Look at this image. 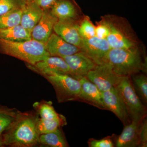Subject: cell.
Masks as SVG:
<instances>
[{"mask_svg": "<svg viewBox=\"0 0 147 147\" xmlns=\"http://www.w3.org/2000/svg\"><path fill=\"white\" fill-rule=\"evenodd\" d=\"M81 88L77 101L88 103L101 110H106L102 102L101 92L86 77L79 80Z\"/></svg>", "mask_w": 147, "mask_h": 147, "instance_id": "14", "label": "cell"}, {"mask_svg": "<svg viewBox=\"0 0 147 147\" xmlns=\"http://www.w3.org/2000/svg\"><path fill=\"white\" fill-rule=\"evenodd\" d=\"M43 10L33 0H27L22 8L20 25L31 34L33 29L40 20Z\"/></svg>", "mask_w": 147, "mask_h": 147, "instance_id": "17", "label": "cell"}, {"mask_svg": "<svg viewBox=\"0 0 147 147\" xmlns=\"http://www.w3.org/2000/svg\"><path fill=\"white\" fill-rule=\"evenodd\" d=\"M140 147H146L147 146V121L146 117L142 121L140 134Z\"/></svg>", "mask_w": 147, "mask_h": 147, "instance_id": "30", "label": "cell"}, {"mask_svg": "<svg viewBox=\"0 0 147 147\" xmlns=\"http://www.w3.org/2000/svg\"><path fill=\"white\" fill-rule=\"evenodd\" d=\"M0 38L11 41H22L32 39L31 34L21 25L0 30Z\"/></svg>", "mask_w": 147, "mask_h": 147, "instance_id": "19", "label": "cell"}, {"mask_svg": "<svg viewBox=\"0 0 147 147\" xmlns=\"http://www.w3.org/2000/svg\"><path fill=\"white\" fill-rule=\"evenodd\" d=\"M110 27V32L106 38L111 48L129 49L137 47V42L129 28L123 21L115 17H105Z\"/></svg>", "mask_w": 147, "mask_h": 147, "instance_id": "6", "label": "cell"}, {"mask_svg": "<svg viewBox=\"0 0 147 147\" xmlns=\"http://www.w3.org/2000/svg\"><path fill=\"white\" fill-rule=\"evenodd\" d=\"M43 77L53 85L59 103L78 100L81 88L79 80L67 74H55Z\"/></svg>", "mask_w": 147, "mask_h": 147, "instance_id": "5", "label": "cell"}, {"mask_svg": "<svg viewBox=\"0 0 147 147\" xmlns=\"http://www.w3.org/2000/svg\"><path fill=\"white\" fill-rule=\"evenodd\" d=\"M4 146V145L3 142L2 138L1 136H0V147H3Z\"/></svg>", "mask_w": 147, "mask_h": 147, "instance_id": "32", "label": "cell"}, {"mask_svg": "<svg viewBox=\"0 0 147 147\" xmlns=\"http://www.w3.org/2000/svg\"><path fill=\"white\" fill-rule=\"evenodd\" d=\"M106 63L121 76H130L141 71L146 73V59L143 60L137 47L129 49L111 48L108 53Z\"/></svg>", "mask_w": 147, "mask_h": 147, "instance_id": "2", "label": "cell"}, {"mask_svg": "<svg viewBox=\"0 0 147 147\" xmlns=\"http://www.w3.org/2000/svg\"><path fill=\"white\" fill-rule=\"evenodd\" d=\"M22 8L16 9L0 16V30L20 25Z\"/></svg>", "mask_w": 147, "mask_h": 147, "instance_id": "23", "label": "cell"}, {"mask_svg": "<svg viewBox=\"0 0 147 147\" xmlns=\"http://www.w3.org/2000/svg\"><path fill=\"white\" fill-rule=\"evenodd\" d=\"M59 0H33L34 2L43 10L50 9Z\"/></svg>", "mask_w": 147, "mask_h": 147, "instance_id": "31", "label": "cell"}, {"mask_svg": "<svg viewBox=\"0 0 147 147\" xmlns=\"http://www.w3.org/2000/svg\"><path fill=\"white\" fill-rule=\"evenodd\" d=\"M19 115L10 109L0 107V136L14 123Z\"/></svg>", "mask_w": 147, "mask_h": 147, "instance_id": "24", "label": "cell"}, {"mask_svg": "<svg viewBox=\"0 0 147 147\" xmlns=\"http://www.w3.org/2000/svg\"><path fill=\"white\" fill-rule=\"evenodd\" d=\"M68 66L70 75L77 80L86 77L96 65L83 51L63 57Z\"/></svg>", "mask_w": 147, "mask_h": 147, "instance_id": "10", "label": "cell"}, {"mask_svg": "<svg viewBox=\"0 0 147 147\" xmlns=\"http://www.w3.org/2000/svg\"><path fill=\"white\" fill-rule=\"evenodd\" d=\"M102 102L106 110L114 113L124 125L130 123L131 119L126 106L115 87L101 92Z\"/></svg>", "mask_w": 147, "mask_h": 147, "instance_id": "9", "label": "cell"}, {"mask_svg": "<svg viewBox=\"0 0 147 147\" xmlns=\"http://www.w3.org/2000/svg\"><path fill=\"white\" fill-rule=\"evenodd\" d=\"M50 10L58 20L74 19L77 13L76 6L71 0H59Z\"/></svg>", "mask_w": 147, "mask_h": 147, "instance_id": "18", "label": "cell"}, {"mask_svg": "<svg viewBox=\"0 0 147 147\" xmlns=\"http://www.w3.org/2000/svg\"><path fill=\"white\" fill-rule=\"evenodd\" d=\"M131 84L134 90L143 104H147V77L146 74L139 73L130 76Z\"/></svg>", "mask_w": 147, "mask_h": 147, "instance_id": "22", "label": "cell"}, {"mask_svg": "<svg viewBox=\"0 0 147 147\" xmlns=\"http://www.w3.org/2000/svg\"><path fill=\"white\" fill-rule=\"evenodd\" d=\"M39 142L41 144L50 147H68L67 142L60 128L49 133L40 134Z\"/></svg>", "mask_w": 147, "mask_h": 147, "instance_id": "20", "label": "cell"}, {"mask_svg": "<svg viewBox=\"0 0 147 147\" xmlns=\"http://www.w3.org/2000/svg\"><path fill=\"white\" fill-rule=\"evenodd\" d=\"M65 117L61 115L60 117L52 119H45L40 118L37 119V131L40 134H46L55 131L61 126L66 124Z\"/></svg>", "mask_w": 147, "mask_h": 147, "instance_id": "21", "label": "cell"}, {"mask_svg": "<svg viewBox=\"0 0 147 147\" xmlns=\"http://www.w3.org/2000/svg\"><path fill=\"white\" fill-rule=\"evenodd\" d=\"M50 56L63 58L82 51L79 47L67 42L55 33H52L45 44Z\"/></svg>", "mask_w": 147, "mask_h": 147, "instance_id": "15", "label": "cell"}, {"mask_svg": "<svg viewBox=\"0 0 147 147\" xmlns=\"http://www.w3.org/2000/svg\"><path fill=\"white\" fill-rule=\"evenodd\" d=\"M28 67L33 71L42 76L55 74H67L70 75L69 68L63 58L49 56L34 65L29 64Z\"/></svg>", "mask_w": 147, "mask_h": 147, "instance_id": "11", "label": "cell"}, {"mask_svg": "<svg viewBox=\"0 0 147 147\" xmlns=\"http://www.w3.org/2000/svg\"><path fill=\"white\" fill-rule=\"evenodd\" d=\"M0 53L14 57L32 65L50 56L45 44L32 38L22 41L0 38Z\"/></svg>", "mask_w": 147, "mask_h": 147, "instance_id": "3", "label": "cell"}, {"mask_svg": "<svg viewBox=\"0 0 147 147\" xmlns=\"http://www.w3.org/2000/svg\"><path fill=\"white\" fill-rule=\"evenodd\" d=\"M110 32L109 24L106 18L104 17L95 26V36L101 39H106Z\"/></svg>", "mask_w": 147, "mask_h": 147, "instance_id": "29", "label": "cell"}, {"mask_svg": "<svg viewBox=\"0 0 147 147\" xmlns=\"http://www.w3.org/2000/svg\"><path fill=\"white\" fill-rule=\"evenodd\" d=\"M78 26L74 19L58 20L53 31L67 42L81 49L83 38L79 34Z\"/></svg>", "mask_w": 147, "mask_h": 147, "instance_id": "12", "label": "cell"}, {"mask_svg": "<svg viewBox=\"0 0 147 147\" xmlns=\"http://www.w3.org/2000/svg\"><path fill=\"white\" fill-rule=\"evenodd\" d=\"M37 119L28 115L19 114L17 119L2 134L4 146L28 147L39 142Z\"/></svg>", "mask_w": 147, "mask_h": 147, "instance_id": "1", "label": "cell"}, {"mask_svg": "<svg viewBox=\"0 0 147 147\" xmlns=\"http://www.w3.org/2000/svg\"><path fill=\"white\" fill-rule=\"evenodd\" d=\"M123 76L117 75L107 63L96 65L87 74V79L94 84L101 92L115 88Z\"/></svg>", "mask_w": 147, "mask_h": 147, "instance_id": "7", "label": "cell"}, {"mask_svg": "<svg viewBox=\"0 0 147 147\" xmlns=\"http://www.w3.org/2000/svg\"><path fill=\"white\" fill-rule=\"evenodd\" d=\"M115 88L126 106L131 121H141L146 117V106L136 94L129 76H123Z\"/></svg>", "mask_w": 147, "mask_h": 147, "instance_id": "4", "label": "cell"}, {"mask_svg": "<svg viewBox=\"0 0 147 147\" xmlns=\"http://www.w3.org/2000/svg\"><path fill=\"white\" fill-rule=\"evenodd\" d=\"M38 106V113L41 119H52L58 118L62 115L57 113L50 102H42Z\"/></svg>", "mask_w": 147, "mask_h": 147, "instance_id": "26", "label": "cell"}, {"mask_svg": "<svg viewBox=\"0 0 147 147\" xmlns=\"http://www.w3.org/2000/svg\"><path fill=\"white\" fill-rule=\"evenodd\" d=\"M143 120H132L124 125L122 132L117 137L115 147H140L139 134Z\"/></svg>", "mask_w": 147, "mask_h": 147, "instance_id": "16", "label": "cell"}, {"mask_svg": "<svg viewBox=\"0 0 147 147\" xmlns=\"http://www.w3.org/2000/svg\"><path fill=\"white\" fill-rule=\"evenodd\" d=\"M118 136L113 134L99 140L90 139L88 141L90 147H115L116 140Z\"/></svg>", "mask_w": 147, "mask_h": 147, "instance_id": "28", "label": "cell"}, {"mask_svg": "<svg viewBox=\"0 0 147 147\" xmlns=\"http://www.w3.org/2000/svg\"><path fill=\"white\" fill-rule=\"evenodd\" d=\"M27 0H0V16L18 8H22Z\"/></svg>", "mask_w": 147, "mask_h": 147, "instance_id": "27", "label": "cell"}, {"mask_svg": "<svg viewBox=\"0 0 147 147\" xmlns=\"http://www.w3.org/2000/svg\"><path fill=\"white\" fill-rule=\"evenodd\" d=\"M78 31L82 38L88 39L95 36V26L88 16L84 17L78 24Z\"/></svg>", "mask_w": 147, "mask_h": 147, "instance_id": "25", "label": "cell"}, {"mask_svg": "<svg viewBox=\"0 0 147 147\" xmlns=\"http://www.w3.org/2000/svg\"><path fill=\"white\" fill-rule=\"evenodd\" d=\"M58 20L50 9L43 10L40 20L32 31V38L45 44L53 33L54 26Z\"/></svg>", "mask_w": 147, "mask_h": 147, "instance_id": "13", "label": "cell"}, {"mask_svg": "<svg viewBox=\"0 0 147 147\" xmlns=\"http://www.w3.org/2000/svg\"><path fill=\"white\" fill-rule=\"evenodd\" d=\"M111 49L106 39L96 36L83 39L81 50L96 65L106 63L108 53Z\"/></svg>", "mask_w": 147, "mask_h": 147, "instance_id": "8", "label": "cell"}]
</instances>
